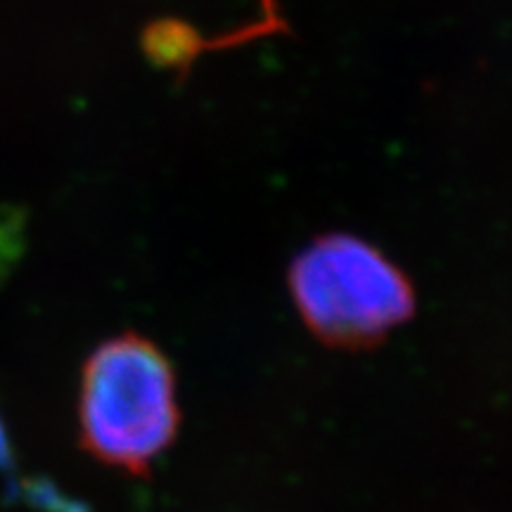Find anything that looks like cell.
Wrapping results in <instances>:
<instances>
[{
	"label": "cell",
	"mask_w": 512,
	"mask_h": 512,
	"mask_svg": "<svg viewBox=\"0 0 512 512\" xmlns=\"http://www.w3.org/2000/svg\"><path fill=\"white\" fill-rule=\"evenodd\" d=\"M181 411L169 358L138 332L107 339L88 356L79 389V439L100 463L145 475L171 446Z\"/></svg>",
	"instance_id": "obj_1"
},
{
	"label": "cell",
	"mask_w": 512,
	"mask_h": 512,
	"mask_svg": "<svg viewBox=\"0 0 512 512\" xmlns=\"http://www.w3.org/2000/svg\"><path fill=\"white\" fill-rule=\"evenodd\" d=\"M287 280L309 330L342 349L377 344L415 309L406 273L382 249L349 233H330L306 245Z\"/></svg>",
	"instance_id": "obj_2"
},
{
	"label": "cell",
	"mask_w": 512,
	"mask_h": 512,
	"mask_svg": "<svg viewBox=\"0 0 512 512\" xmlns=\"http://www.w3.org/2000/svg\"><path fill=\"white\" fill-rule=\"evenodd\" d=\"M261 10H264V15H261V22H259L261 36L285 29L283 22H280L278 5H275V0H261Z\"/></svg>",
	"instance_id": "obj_3"
}]
</instances>
